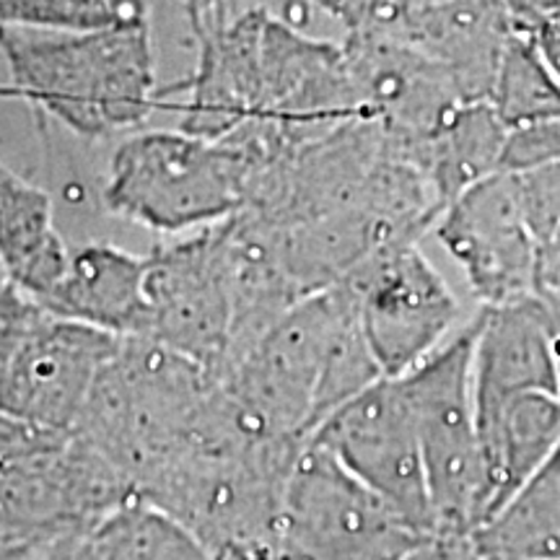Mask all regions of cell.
Wrapping results in <instances>:
<instances>
[{"mask_svg":"<svg viewBox=\"0 0 560 560\" xmlns=\"http://www.w3.org/2000/svg\"><path fill=\"white\" fill-rule=\"evenodd\" d=\"M382 380L346 283L285 312L219 382L244 429L306 446L335 410Z\"/></svg>","mask_w":560,"mask_h":560,"instance_id":"obj_1","label":"cell"},{"mask_svg":"<svg viewBox=\"0 0 560 560\" xmlns=\"http://www.w3.org/2000/svg\"><path fill=\"white\" fill-rule=\"evenodd\" d=\"M301 452L244 429L219 384L198 429L136 495L185 524L213 560H276L285 482Z\"/></svg>","mask_w":560,"mask_h":560,"instance_id":"obj_2","label":"cell"},{"mask_svg":"<svg viewBox=\"0 0 560 560\" xmlns=\"http://www.w3.org/2000/svg\"><path fill=\"white\" fill-rule=\"evenodd\" d=\"M215 387L219 382L185 355L149 338H122L73 436L136 495L198 429Z\"/></svg>","mask_w":560,"mask_h":560,"instance_id":"obj_3","label":"cell"},{"mask_svg":"<svg viewBox=\"0 0 560 560\" xmlns=\"http://www.w3.org/2000/svg\"><path fill=\"white\" fill-rule=\"evenodd\" d=\"M478 312V310H475ZM475 314L400 380L423 462L433 529L475 535L486 522V486L472 395Z\"/></svg>","mask_w":560,"mask_h":560,"instance_id":"obj_4","label":"cell"},{"mask_svg":"<svg viewBox=\"0 0 560 560\" xmlns=\"http://www.w3.org/2000/svg\"><path fill=\"white\" fill-rule=\"evenodd\" d=\"M234 132L242 138L215 145L170 136L136 140L120 153L112 202L132 219L166 231L231 219L270 161L249 130Z\"/></svg>","mask_w":560,"mask_h":560,"instance_id":"obj_5","label":"cell"},{"mask_svg":"<svg viewBox=\"0 0 560 560\" xmlns=\"http://www.w3.org/2000/svg\"><path fill=\"white\" fill-rule=\"evenodd\" d=\"M423 535L325 450L306 444L285 482L276 560H402Z\"/></svg>","mask_w":560,"mask_h":560,"instance_id":"obj_6","label":"cell"},{"mask_svg":"<svg viewBox=\"0 0 560 560\" xmlns=\"http://www.w3.org/2000/svg\"><path fill=\"white\" fill-rule=\"evenodd\" d=\"M342 283L353 293L363 338L387 380L408 374L472 319H462L459 299L420 242L389 244Z\"/></svg>","mask_w":560,"mask_h":560,"instance_id":"obj_7","label":"cell"},{"mask_svg":"<svg viewBox=\"0 0 560 560\" xmlns=\"http://www.w3.org/2000/svg\"><path fill=\"white\" fill-rule=\"evenodd\" d=\"M145 338L185 355L210 380L221 382L231 361L234 332V291L223 223L145 262Z\"/></svg>","mask_w":560,"mask_h":560,"instance_id":"obj_8","label":"cell"},{"mask_svg":"<svg viewBox=\"0 0 560 560\" xmlns=\"http://www.w3.org/2000/svg\"><path fill=\"white\" fill-rule=\"evenodd\" d=\"M431 234L459 265L478 310L542 289L540 242L524 221L509 174H493L446 202Z\"/></svg>","mask_w":560,"mask_h":560,"instance_id":"obj_9","label":"cell"},{"mask_svg":"<svg viewBox=\"0 0 560 560\" xmlns=\"http://www.w3.org/2000/svg\"><path fill=\"white\" fill-rule=\"evenodd\" d=\"M13 39L21 83H30L79 128L120 125L143 112L149 70L136 32H104L81 42Z\"/></svg>","mask_w":560,"mask_h":560,"instance_id":"obj_10","label":"cell"},{"mask_svg":"<svg viewBox=\"0 0 560 560\" xmlns=\"http://www.w3.org/2000/svg\"><path fill=\"white\" fill-rule=\"evenodd\" d=\"M122 338L45 310L0 374V416L73 436L104 363Z\"/></svg>","mask_w":560,"mask_h":560,"instance_id":"obj_11","label":"cell"},{"mask_svg":"<svg viewBox=\"0 0 560 560\" xmlns=\"http://www.w3.org/2000/svg\"><path fill=\"white\" fill-rule=\"evenodd\" d=\"M310 444L380 493L423 532L433 529L416 423L400 380H376L332 412Z\"/></svg>","mask_w":560,"mask_h":560,"instance_id":"obj_12","label":"cell"},{"mask_svg":"<svg viewBox=\"0 0 560 560\" xmlns=\"http://www.w3.org/2000/svg\"><path fill=\"white\" fill-rule=\"evenodd\" d=\"M374 24L400 34L425 55L462 102H488L503 52L520 34L506 0H446L425 9L387 11Z\"/></svg>","mask_w":560,"mask_h":560,"instance_id":"obj_13","label":"cell"},{"mask_svg":"<svg viewBox=\"0 0 560 560\" xmlns=\"http://www.w3.org/2000/svg\"><path fill=\"white\" fill-rule=\"evenodd\" d=\"M470 371L475 405L520 392L558 395L542 289L535 296L475 312Z\"/></svg>","mask_w":560,"mask_h":560,"instance_id":"obj_14","label":"cell"},{"mask_svg":"<svg viewBox=\"0 0 560 560\" xmlns=\"http://www.w3.org/2000/svg\"><path fill=\"white\" fill-rule=\"evenodd\" d=\"M475 412L486 522H490L556 454L560 446V400L552 392H520L503 400L475 405Z\"/></svg>","mask_w":560,"mask_h":560,"instance_id":"obj_15","label":"cell"},{"mask_svg":"<svg viewBox=\"0 0 560 560\" xmlns=\"http://www.w3.org/2000/svg\"><path fill=\"white\" fill-rule=\"evenodd\" d=\"M37 304L117 338H145L149 299L145 262L112 247H83L68 257L66 272Z\"/></svg>","mask_w":560,"mask_h":560,"instance_id":"obj_16","label":"cell"},{"mask_svg":"<svg viewBox=\"0 0 560 560\" xmlns=\"http://www.w3.org/2000/svg\"><path fill=\"white\" fill-rule=\"evenodd\" d=\"M506 132L490 102H462L452 112L418 156V172L429 179L441 206L467 187L501 174Z\"/></svg>","mask_w":560,"mask_h":560,"instance_id":"obj_17","label":"cell"},{"mask_svg":"<svg viewBox=\"0 0 560 560\" xmlns=\"http://www.w3.org/2000/svg\"><path fill=\"white\" fill-rule=\"evenodd\" d=\"M0 262L9 283L34 301L52 291L68 265L47 200L9 177L0 182Z\"/></svg>","mask_w":560,"mask_h":560,"instance_id":"obj_18","label":"cell"},{"mask_svg":"<svg viewBox=\"0 0 560 560\" xmlns=\"http://www.w3.org/2000/svg\"><path fill=\"white\" fill-rule=\"evenodd\" d=\"M475 540L488 560H560V446Z\"/></svg>","mask_w":560,"mask_h":560,"instance_id":"obj_19","label":"cell"},{"mask_svg":"<svg viewBox=\"0 0 560 560\" xmlns=\"http://www.w3.org/2000/svg\"><path fill=\"white\" fill-rule=\"evenodd\" d=\"M83 540L89 560H213L185 524L138 495L83 529Z\"/></svg>","mask_w":560,"mask_h":560,"instance_id":"obj_20","label":"cell"},{"mask_svg":"<svg viewBox=\"0 0 560 560\" xmlns=\"http://www.w3.org/2000/svg\"><path fill=\"white\" fill-rule=\"evenodd\" d=\"M488 102L506 128L560 117V81L540 60L527 34H516L503 52Z\"/></svg>","mask_w":560,"mask_h":560,"instance_id":"obj_21","label":"cell"},{"mask_svg":"<svg viewBox=\"0 0 560 560\" xmlns=\"http://www.w3.org/2000/svg\"><path fill=\"white\" fill-rule=\"evenodd\" d=\"M509 179L524 221L542 249L560 226V161L529 172L509 174Z\"/></svg>","mask_w":560,"mask_h":560,"instance_id":"obj_22","label":"cell"},{"mask_svg":"<svg viewBox=\"0 0 560 560\" xmlns=\"http://www.w3.org/2000/svg\"><path fill=\"white\" fill-rule=\"evenodd\" d=\"M0 16L70 30H100L112 21L102 0H0Z\"/></svg>","mask_w":560,"mask_h":560,"instance_id":"obj_23","label":"cell"},{"mask_svg":"<svg viewBox=\"0 0 560 560\" xmlns=\"http://www.w3.org/2000/svg\"><path fill=\"white\" fill-rule=\"evenodd\" d=\"M560 161V117L509 128L501 153V174H520Z\"/></svg>","mask_w":560,"mask_h":560,"instance_id":"obj_24","label":"cell"},{"mask_svg":"<svg viewBox=\"0 0 560 560\" xmlns=\"http://www.w3.org/2000/svg\"><path fill=\"white\" fill-rule=\"evenodd\" d=\"M42 314H45V306L21 293L16 285L9 283L0 291V374Z\"/></svg>","mask_w":560,"mask_h":560,"instance_id":"obj_25","label":"cell"},{"mask_svg":"<svg viewBox=\"0 0 560 560\" xmlns=\"http://www.w3.org/2000/svg\"><path fill=\"white\" fill-rule=\"evenodd\" d=\"M402 560H488L475 535L429 532L408 550Z\"/></svg>","mask_w":560,"mask_h":560,"instance_id":"obj_26","label":"cell"},{"mask_svg":"<svg viewBox=\"0 0 560 560\" xmlns=\"http://www.w3.org/2000/svg\"><path fill=\"white\" fill-rule=\"evenodd\" d=\"M306 3L330 13L332 19H338L353 34L374 24L376 16L384 11V5H387V0H306Z\"/></svg>","mask_w":560,"mask_h":560,"instance_id":"obj_27","label":"cell"},{"mask_svg":"<svg viewBox=\"0 0 560 560\" xmlns=\"http://www.w3.org/2000/svg\"><path fill=\"white\" fill-rule=\"evenodd\" d=\"M522 34H527L532 47H535L537 55H540V60L560 81V19H545L540 24H535L532 30Z\"/></svg>","mask_w":560,"mask_h":560,"instance_id":"obj_28","label":"cell"},{"mask_svg":"<svg viewBox=\"0 0 560 560\" xmlns=\"http://www.w3.org/2000/svg\"><path fill=\"white\" fill-rule=\"evenodd\" d=\"M506 5L520 32L532 30L545 19L560 16V0H506Z\"/></svg>","mask_w":560,"mask_h":560,"instance_id":"obj_29","label":"cell"},{"mask_svg":"<svg viewBox=\"0 0 560 560\" xmlns=\"http://www.w3.org/2000/svg\"><path fill=\"white\" fill-rule=\"evenodd\" d=\"M540 278L542 289L560 291V226L556 229V234L550 236V242L542 247Z\"/></svg>","mask_w":560,"mask_h":560,"instance_id":"obj_30","label":"cell"},{"mask_svg":"<svg viewBox=\"0 0 560 560\" xmlns=\"http://www.w3.org/2000/svg\"><path fill=\"white\" fill-rule=\"evenodd\" d=\"M542 299H545V306H548L552 363H556V384H558V400H560V291L542 289Z\"/></svg>","mask_w":560,"mask_h":560,"instance_id":"obj_31","label":"cell"},{"mask_svg":"<svg viewBox=\"0 0 560 560\" xmlns=\"http://www.w3.org/2000/svg\"><path fill=\"white\" fill-rule=\"evenodd\" d=\"M45 560H89L86 540H83V532H73V535L58 537L52 545V550L47 552Z\"/></svg>","mask_w":560,"mask_h":560,"instance_id":"obj_32","label":"cell"},{"mask_svg":"<svg viewBox=\"0 0 560 560\" xmlns=\"http://www.w3.org/2000/svg\"><path fill=\"white\" fill-rule=\"evenodd\" d=\"M436 3H446V0H387L382 13L387 11H412V9H425V5H436ZM380 13V16H382ZM376 16V19H380Z\"/></svg>","mask_w":560,"mask_h":560,"instance_id":"obj_33","label":"cell"},{"mask_svg":"<svg viewBox=\"0 0 560 560\" xmlns=\"http://www.w3.org/2000/svg\"><path fill=\"white\" fill-rule=\"evenodd\" d=\"M192 3L195 5H198V9L200 11H215V9H221V5H226L229 3V0H192Z\"/></svg>","mask_w":560,"mask_h":560,"instance_id":"obj_34","label":"cell"},{"mask_svg":"<svg viewBox=\"0 0 560 560\" xmlns=\"http://www.w3.org/2000/svg\"><path fill=\"white\" fill-rule=\"evenodd\" d=\"M556 19H560V16H556Z\"/></svg>","mask_w":560,"mask_h":560,"instance_id":"obj_35","label":"cell"}]
</instances>
